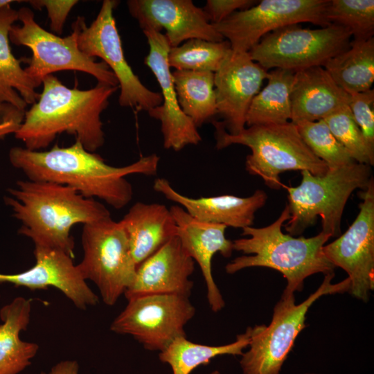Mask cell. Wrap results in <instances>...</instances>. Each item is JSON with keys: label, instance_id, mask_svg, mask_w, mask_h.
<instances>
[{"label": "cell", "instance_id": "1", "mask_svg": "<svg viewBox=\"0 0 374 374\" xmlns=\"http://www.w3.org/2000/svg\"><path fill=\"white\" fill-rule=\"evenodd\" d=\"M8 157L28 180L67 186L84 197L98 198L116 209L123 208L132 199V186L125 177L156 175L160 160L151 154L125 166H112L78 141L68 147L56 144L45 151L12 147Z\"/></svg>", "mask_w": 374, "mask_h": 374}, {"label": "cell", "instance_id": "2", "mask_svg": "<svg viewBox=\"0 0 374 374\" xmlns=\"http://www.w3.org/2000/svg\"><path fill=\"white\" fill-rule=\"evenodd\" d=\"M42 84V93L25 112L14 134L24 148L30 150L46 148L64 132L73 135L91 152L101 148L105 133L100 115L118 87L98 82L89 89H70L53 74L46 76Z\"/></svg>", "mask_w": 374, "mask_h": 374}, {"label": "cell", "instance_id": "3", "mask_svg": "<svg viewBox=\"0 0 374 374\" xmlns=\"http://www.w3.org/2000/svg\"><path fill=\"white\" fill-rule=\"evenodd\" d=\"M4 197L15 218L21 222L19 233L34 244L60 249L74 258L71 228L111 217L105 206L86 198L67 186L46 181L19 180Z\"/></svg>", "mask_w": 374, "mask_h": 374}, {"label": "cell", "instance_id": "4", "mask_svg": "<svg viewBox=\"0 0 374 374\" xmlns=\"http://www.w3.org/2000/svg\"><path fill=\"white\" fill-rule=\"evenodd\" d=\"M290 217L286 204L277 220L261 228L247 226L242 235L248 236L233 241V250L243 255L229 262L225 269L232 274L248 267H265L280 272L287 280L282 296L301 291L304 280L323 273L333 274L335 267L326 258L323 247L330 236L321 231L311 238H295L282 231L284 223Z\"/></svg>", "mask_w": 374, "mask_h": 374}, {"label": "cell", "instance_id": "5", "mask_svg": "<svg viewBox=\"0 0 374 374\" xmlns=\"http://www.w3.org/2000/svg\"><path fill=\"white\" fill-rule=\"evenodd\" d=\"M217 150L240 144L251 149L247 157V171L260 177L270 188L282 186L280 174L290 170H308L314 175L328 171L304 142L296 124L257 125L244 128L238 134L228 133L220 121H213Z\"/></svg>", "mask_w": 374, "mask_h": 374}, {"label": "cell", "instance_id": "6", "mask_svg": "<svg viewBox=\"0 0 374 374\" xmlns=\"http://www.w3.org/2000/svg\"><path fill=\"white\" fill-rule=\"evenodd\" d=\"M296 187H287L290 217L285 229L290 235L302 234L321 219V231L330 237L341 235V220L345 205L356 189H364L372 176L371 166L355 162L328 170L323 175L301 171Z\"/></svg>", "mask_w": 374, "mask_h": 374}, {"label": "cell", "instance_id": "7", "mask_svg": "<svg viewBox=\"0 0 374 374\" xmlns=\"http://www.w3.org/2000/svg\"><path fill=\"white\" fill-rule=\"evenodd\" d=\"M335 274L325 275L319 288L304 301L295 303L294 294L282 296L274 308L269 326L251 327L249 349L242 355L243 374H278L301 331L306 326V314L319 297L348 292L350 282L347 277L332 284Z\"/></svg>", "mask_w": 374, "mask_h": 374}, {"label": "cell", "instance_id": "8", "mask_svg": "<svg viewBox=\"0 0 374 374\" xmlns=\"http://www.w3.org/2000/svg\"><path fill=\"white\" fill-rule=\"evenodd\" d=\"M17 12L21 26H12L9 39L15 45L31 50L32 57L24 70L37 87L46 76L67 70L82 71L98 82L118 87L116 76L105 62L95 61L79 49L74 27L71 35L61 37L41 27L30 8L22 7Z\"/></svg>", "mask_w": 374, "mask_h": 374}, {"label": "cell", "instance_id": "9", "mask_svg": "<svg viewBox=\"0 0 374 374\" xmlns=\"http://www.w3.org/2000/svg\"><path fill=\"white\" fill-rule=\"evenodd\" d=\"M81 240L84 256L77 265L79 271L97 286L107 305H115L134 283L137 268L124 228L106 218L84 224Z\"/></svg>", "mask_w": 374, "mask_h": 374}, {"label": "cell", "instance_id": "10", "mask_svg": "<svg viewBox=\"0 0 374 374\" xmlns=\"http://www.w3.org/2000/svg\"><path fill=\"white\" fill-rule=\"evenodd\" d=\"M351 36L349 29L336 24L317 29L292 24L267 33L248 53L267 71L274 68L296 72L323 66L348 48Z\"/></svg>", "mask_w": 374, "mask_h": 374}, {"label": "cell", "instance_id": "11", "mask_svg": "<svg viewBox=\"0 0 374 374\" xmlns=\"http://www.w3.org/2000/svg\"><path fill=\"white\" fill-rule=\"evenodd\" d=\"M118 4L115 0H104L89 26L78 16L72 26L78 33L79 49L90 57L101 58L116 76L121 90L119 105L148 112L162 103V97L141 82L125 59L113 14Z\"/></svg>", "mask_w": 374, "mask_h": 374}, {"label": "cell", "instance_id": "12", "mask_svg": "<svg viewBox=\"0 0 374 374\" xmlns=\"http://www.w3.org/2000/svg\"><path fill=\"white\" fill-rule=\"evenodd\" d=\"M127 301L110 330L132 336L148 350L161 352L177 337L186 336L184 326L195 314L189 297L184 296L149 294Z\"/></svg>", "mask_w": 374, "mask_h": 374}, {"label": "cell", "instance_id": "13", "mask_svg": "<svg viewBox=\"0 0 374 374\" xmlns=\"http://www.w3.org/2000/svg\"><path fill=\"white\" fill-rule=\"evenodd\" d=\"M330 0H263L213 24L235 52H249L262 37L280 28L309 22L326 27Z\"/></svg>", "mask_w": 374, "mask_h": 374}, {"label": "cell", "instance_id": "14", "mask_svg": "<svg viewBox=\"0 0 374 374\" xmlns=\"http://www.w3.org/2000/svg\"><path fill=\"white\" fill-rule=\"evenodd\" d=\"M362 202L359 212L347 231L332 242L324 245L323 252L336 267L348 274V292L367 302L374 289V181L358 193Z\"/></svg>", "mask_w": 374, "mask_h": 374}, {"label": "cell", "instance_id": "15", "mask_svg": "<svg viewBox=\"0 0 374 374\" xmlns=\"http://www.w3.org/2000/svg\"><path fill=\"white\" fill-rule=\"evenodd\" d=\"M149 51L144 64L151 70L161 88L162 103L148 112L161 123L164 148L179 151L189 145H197L202 136L193 121L182 112L178 103L172 72L168 62L170 48L162 33L143 30Z\"/></svg>", "mask_w": 374, "mask_h": 374}, {"label": "cell", "instance_id": "16", "mask_svg": "<svg viewBox=\"0 0 374 374\" xmlns=\"http://www.w3.org/2000/svg\"><path fill=\"white\" fill-rule=\"evenodd\" d=\"M267 76V71L252 60L248 52L233 50L214 73L217 112L228 133L238 134L245 128L249 107Z\"/></svg>", "mask_w": 374, "mask_h": 374}, {"label": "cell", "instance_id": "17", "mask_svg": "<svg viewBox=\"0 0 374 374\" xmlns=\"http://www.w3.org/2000/svg\"><path fill=\"white\" fill-rule=\"evenodd\" d=\"M127 6L143 30L161 33L165 30L170 48L190 39L224 40L203 9L191 0H128Z\"/></svg>", "mask_w": 374, "mask_h": 374}, {"label": "cell", "instance_id": "18", "mask_svg": "<svg viewBox=\"0 0 374 374\" xmlns=\"http://www.w3.org/2000/svg\"><path fill=\"white\" fill-rule=\"evenodd\" d=\"M35 265L17 274L0 273V283H11L30 290L54 287L80 310L98 303V296L89 288L73 259L65 252L35 244Z\"/></svg>", "mask_w": 374, "mask_h": 374}, {"label": "cell", "instance_id": "19", "mask_svg": "<svg viewBox=\"0 0 374 374\" xmlns=\"http://www.w3.org/2000/svg\"><path fill=\"white\" fill-rule=\"evenodd\" d=\"M194 270L195 261L176 235L137 266L134 281L124 295L127 300L149 294L189 297Z\"/></svg>", "mask_w": 374, "mask_h": 374}, {"label": "cell", "instance_id": "20", "mask_svg": "<svg viewBox=\"0 0 374 374\" xmlns=\"http://www.w3.org/2000/svg\"><path fill=\"white\" fill-rule=\"evenodd\" d=\"M170 211L177 225V236L183 248L199 265L211 310L220 311L225 303L213 278L211 262L216 253L226 258L233 253V241L225 237L227 226L197 220L179 205L172 206Z\"/></svg>", "mask_w": 374, "mask_h": 374}, {"label": "cell", "instance_id": "21", "mask_svg": "<svg viewBox=\"0 0 374 374\" xmlns=\"http://www.w3.org/2000/svg\"><path fill=\"white\" fill-rule=\"evenodd\" d=\"M153 188L197 220L242 229L253 224L256 212L267 199L262 190H257L246 197L223 195L192 198L177 192L165 178L156 179Z\"/></svg>", "mask_w": 374, "mask_h": 374}, {"label": "cell", "instance_id": "22", "mask_svg": "<svg viewBox=\"0 0 374 374\" xmlns=\"http://www.w3.org/2000/svg\"><path fill=\"white\" fill-rule=\"evenodd\" d=\"M350 95L340 88L323 66L294 72L291 91V122L323 120L349 105Z\"/></svg>", "mask_w": 374, "mask_h": 374}, {"label": "cell", "instance_id": "23", "mask_svg": "<svg viewBox=\"0 0 374 374\" xmlns=\"http://www.w3.org/2000/svg\"><path fill=\"white\" fill-rule=\"evenodd\" d=\"M138 266L177 235V225L166 206L138 202L119 221Z\"/></svg>", "mask_w": 374, "mask_h": 374}, {"label": "cell", "instance_id": "24", "mask_svg": "<svg viewBox=\"0 0 374 374\" xmlns=\"http://www.w3.org/2000/svg\"><path fill=\"white\" fill-rule=\"evenodd\" d=\"M30 312V300L21 296L0 310V374L19 373L37 354L38 345L22 341L19 335L27 329Z\"/></svg>", "mask_w": 374, "mask_h": 374}, {"label": "cell", "instance_id": "25", "mask_svg": "<svg viewBox=\"0 0 374 374\" xmlns=\"http://www.w3.org/2000/svg\"><path fill=\"white\" fill-rule=\"evenodd\" d=\"M18 12L8 6L0 11V100L24 112L39 98L37 87L11 51L9 33Z\"/></svg>", "mask_w": 374, "mask_h": 374}, {"label": "cell", "instance_id": "26", "mask_svg": "<svg viewBox=\"0 0 374 374\" xmlns=\"http://www.w3.org/2000/svg\"><path fill=\"white\" fill-rule=\"evenodd\" d=\"M335 82L348 94L371 89L374 82V38L354 40L346 51L323 66Z\"/></svg>", "mask_w": 374, "mask_h": 374}, {"label": "cell", "instance_id": "27", "mask_svg": "<svg viewBox=\"0 0 374 374\" xmlns=\"http://www.w3.org/2000/svg\"><path fill=\"white\" fill-rule=\"evenodd\" d=\"M294 75V71L282 69L268 72L267 85L254 96L247 113L248 127L289 122Z\"/></svg>", "mask_w": 374, "mask_h": 374}, {"label": "cell", "instance_id": "28", "mask_svg": "<svg viewBox=\"0 0 374 374\" xmlns=\"http://www.w3.org/2000/svg\"><path fill=\"white\" fill-rule=\"evenodd\" d=\"M172 76L180 108L197 128L217 114L214 73L175 70Z\"/></svg>", "mask_w": 374, "mask_h": 374}, {"label": "cell", "instance_id": "29", "mask_svg": "<svg viewBox=\"0 0 374 374\" xmlns=\"http://www.w3.org/2000/svg\"><path fill=\"white\" fill-rule=\"evenodd\" d=\"M251 327L236 337L231 344L222 346H208L188 340L186 336L175 339L164 350L159 352V358L168 364L173 374H190L201 365H207L219 355H242V350L250 342Z\"/></svg>", "mask_w": 374, "mask_h": 374}, {"label": "cell", "instance_id": "30", "mask_svg": "<svg viewBox=\"0 0 374 374\" xmlns=\"http://www.w3.org/2000/svg\"><path fill=\"white\" fill-rule=\"evenodd\" d=\"M231 50L227 40L211 42L190 39L170 48L168 62L169 66L175 70L215 73Z\"/></svg>", "mask_w": 374, "mask_h": 374}, {"label": "cell", "instance_id": "31", "mask_svg": "<svg viewBox=\"0 0 374 374\" xmlns=\"http://www.w3.org/2000/svg\"><path fill=\"white\" fill-rule=\"evenodd\" d=\"M294 124L308 148L326 163L329 170L356 162L331 133L323 120L301 121Z\"/></svg>", "mask_w": 374, "mask_h": 374}, {"label": "cell", "instance_id": "32", "mask_svg": "<svg viewBox=\"0 0 374 374\" xmlns=\"http://www.w3.org/2000/svg\"><path fill=\"white\" fill-rule=\"evenodd\" d=\"M326 17L349 29L355 40L368 39L374 33V1L330 0Z\"/></svg>", "mask_w": 374, "mask_h": 374}, {"label": "cell", "instance_id": "33", "mask_svg": "<svg viewBox=\"0 0 374 374\" xmlns=\"http://www.w3.org/2000/svg\"><path fill=\"white\" fill-rule=\"evenodd\" d=\"M331 133L359 163L373 166L362 132L352 114L349 105L324 118Z\"/></svg>", "mask_w": 374, "mask_h": 374}, {"label": "cell", "instance_id": "34", "mask_svg": "<svg viewBox=\"0 0 374 374\" xmlns=\"http://www.w3.org/2000/svg\"><path fill=\"white\" fill-rule=\"evenodd\" d=\"M374 90L350 94L349 107L374 160Z\"/></svg>", "mask_w": 374, "mask_h": 374}, {"label": "cell", "instance_id": "35", "mask_svg": "<svg viewBox=\"0 0 374 374\" xmlns=\"http://www.w3.org/2000/svg\"><path fill=\"white\" fill-rule=\"evenodd\" d=\"M35 9L45 8L50 19L52 31L61 35L68 15L79 1L78 0H30L26 1Z\"/></svg>", "mask_w": 374, "mask_h": 374}, {"label": "cell", "instance_id": "36", "mask_svg": "<svg viewBox=\"0 0 374 374\" xmlns=\"http://www.w3.org/2000/svg\"><path fill=\"white\" fill-rule=\"evenodd\" d=\"M255 2L251 0H208L202 9L209 21L215 24L237 11L251 7Z\"/></svg>", "mask_w": 374, "mask_h": 374}, {"label": "cell", "instance_id": "37", "mask_svg": "<svg viewBox=\"0 0 374 374\" xmlns=\"http://www.w3.org/2000/svg\"><path fill=\"white\" fill-rule=\"evenodd\" d=\"M24 116L7 118L0 122V139L10 134H15L19 129Z\"/></svg>", "mask_w": 374, "mask_h": 374}, {"label": "cell", "instance_id": "38", "mask_svg": "<svg viewBox=\"0 0 374 374\" xmlns=\"http://www.w3.org/2000/svg\"><path fill=\"white\" fill-rule=\"evenodd\" d=\"M77 362L65 360L55 365L48 374H79Z\"/></svg>", "mask_w": 374, "mask_h": 374}, {"label": "cell", "instance_id": "39", "mask_svg": "<svg viewBox=\"0 0 374 374\" xmlns=\"http://www.w3.org/2000/svg\"><path fill=\"white\" fill-rule=\"evenodd\" d=\"M13 0H0V11L8 6H10L11 3L15 2Z\"/></svg>", "mask_w": 374, "mask_h": 374}, {"label": "cell", "instance_id": "40", "mask_svg": "<svg viewBox=\"0 0 374 374\" xmlns=\"http://www.w3.org/2000/svg\"><path fill=\"white\" fill-rule=\"evenodd\" d=\"M8 104H6V103H3L1 100H0V112H4L6 110V109H4V107H6V105H7Z\"/></svg>", "mask_w": 374, "mask_h": 374}, {"label": "cell", "instance_id": "41", "mask_svg": "<svg viewBox=\"0 0 374 374\" xmlns=\"http://www.w3.org/2000/svg\"><path fill=\"white\" fill-rule=\"evenodd\" d=\"M209 374H221L218 371H213Z\"/></svg>", "mask_w": 374, "mask_h": 374}, {"label": "cell", "instance_id": "42", "mask_svg": "<svg viewBox=\"0 0 374 374\" xmlns=\"http://www.w3.org/2000/svg\"><path fill=\"white\" fill-rule=\"evenodd\" d=\"M308 374H310V373H308ZM312 374V373H311Z\"/></svg>", "mask_w": 374, "mask_h": 374}]
</instances>
